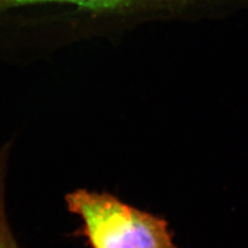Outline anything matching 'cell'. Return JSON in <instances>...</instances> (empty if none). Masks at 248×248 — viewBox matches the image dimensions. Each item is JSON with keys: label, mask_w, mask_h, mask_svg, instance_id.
<instances>
[{"label": "cell", "mask_w": 248, "mask_h": 248, "mask_svg": "<svg viewBox=\"0 0 248 248\" xmlns=\"http://www.w3.org/2000/svg\"><path fill=\"white\" fill-rule=\"evenodd\" d=\"M0 248H19L15 241L4 210V187L0 184Z\"/></svg>", "instance_id": "cell-3"}, {"label": "cell", "mask_w": 248, "mask_h": 248, "mask_svg": "<svg viewBox=\"0 0 248 248\" xmlns=\"http://www.w3.org/2000/svg\"><path fill=\"white\" fill-rule=\"evenodd\" d=\"M190 0H0V7L36 3H59L91 12H120L151 6L183 4Z\"/></svg>", "instance_id": "cell-2"}, {"label": "cell", "mask_w": 248, "mask_h": 248, "mask_svg": "<svg viewBox=\"0 0 248 248\" xmlns=\"http://www.w3.org/2000/svg\"><path fill=\"white\" fill-rule=\"evenodd\" d=\"M65 201L91 248H177L165 219L108 193L79 189Z\"/></svg>", "instance_id": "cell-1"}]
</instances>
